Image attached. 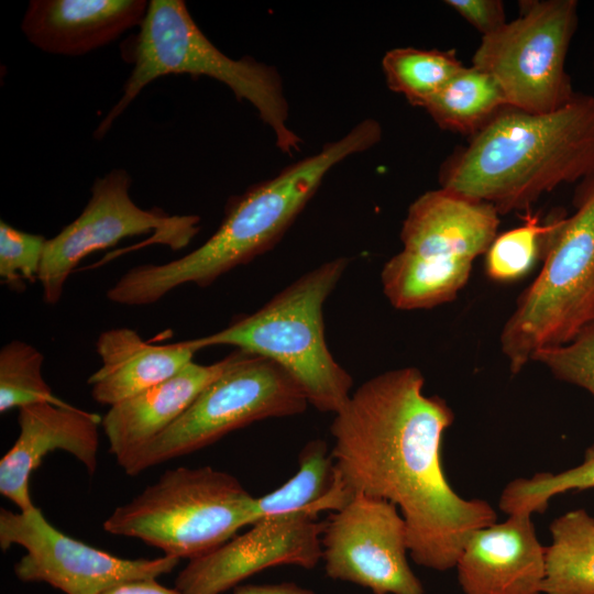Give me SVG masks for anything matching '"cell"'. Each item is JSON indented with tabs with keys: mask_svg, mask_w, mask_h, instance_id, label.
Segmentation results:
<instances>
[{
	"mask_svg": "<svg viewBox=\"0 0 594 594\" xmlns=\"http://www.w3.org/2000/svg\"><path fill=\"white\" fill-rule=\"evenodd\" d=\"M413 366L378 374L351 393L330 426L336 475L352 496L385 499L399 509L415 563L455 566L471 535L496 522L484 499L463 498L450 485L441 448L454 415Z\"/></svg>",
	"mask_w": 594,
	"mask_h": 594,
	"instance_id": "1",
	"label": "cell"
},
{
	"mask_svg": "<svg viewBox=\"0 0 594 594\" xmlns=\"http://www.w3.org/2000/svg\"><path fill=\"white\" fill-rule=\"evenodd\" d=\"M381 138L382 128L376 120L361 121L320 152L230 199L219 228L199 248L164 264L129 270L109 288L108 299L125 306L151 305L179 286L207 287L251 262L280 240L332 167L374 146Z\"/></svg>",
	"mask_w": 594,
	"mask_h": 594,
	"instance_id": "2",
	"label": "cell"
},
{
	"mask_svg": "<svg viewBox=\"0 0 594 594\" xmlns=\"http://www.w3.org/2000/svg\"><path fill=\"white\" fill-rule=\"evenodd\" d=\"M593 172L594 95L576 92L551 112L506 108L443 163L439 182L505 215Z\"/></svg>",
	"mask_w": 594,
	"mask_h": 594,
	"instance_id": "3",
	"label": "cell"
},
{
	"mask_svg": "<svg viewBox=\"0 0 594 594\" xmlns=\"http://www.w3.org/2000/svg\"><path fill=\"white\" fill-rule=\"evenodd\" d=\"M124 51L133 68L122 96L100 121L94 138L102 139L151 81L188 74L227 85L239 100L253 105L283 153L299 151L300 138L287 124L289 109L277 70L251 57L233 59L223 54L198 28L183 0L148 1L139 32Z\"/></svg>",
	"mask_w": 594,
	"mask_h": 594,
	"instance_id": "4",
	"label": "cell"
},
{
	"mask_svg": "<svg viewBox=\"0 0 594 594\" xmlns=\"http://www.w3.org/2000/svg\"><path fill=\"white\" fill-rule=\"evenodd\" d=\"M350 260L338 257L310 270L255 312L224 329L190 340L201 350L212 345L266 358L284 369L319 411L336 414L351 395L352 377L331 354L323 305Z\"/></svg>",
	"mask_w": 594,
	"mask_h": 594,
	"instance_id": "5",
	"label": "cell"
},
{
	"mask_svg": "<svg viewBox=\"0 0 594 594\" xmlns=\"http://www.w3.org/2000/svg\"><path fill=\"white\" fill-rule=\"evenodd\" d=\"M499 216L491 204L444 188L418 197L403 222V249L381 273L392 306L418 310L452 301L497 235Z\"/></svg>",
	"mask_w": 594,
	"mask_h": 594,
	"instance_id": "6",
	"label": "cell"
},
{
	"mask_svg": "<svg viewBox=\"0 0 594 594\" xmlns=\"http://www.w3.org/2000/svg\"><path fill=\"white\" fill-rule=\"evenodd\" d=\"M573 207L546 237L542 268L502 329L501 351L513 374L594 321V172L579 182Z\"/></svg>",
	"mask_w": 594,
	"mask_h": 594,
	"instance_id": "7",
	"label": "cell"
},
{
	"mask_svg": "<svg viewBox=\"0 0 594 594\" xmlns=\"http://www.w3.org/2000/svg\"><path fill=\"white\" fill-rule=\"evenodd\" d=\"M252 496L240 481L211 466L167 470L131 502L117 507L103 529L138 538L177 559H195L253 524Z\"/></svg>",
	"mask_w": 594,
	"mask_h": 594,
	"instance_id": "8",
	"label": "cell"
},
{
	"mask_svg": "<svg viewBox=\"0 0 594 594\" xmlns=\"http://www.w3.org/2000/svg\"><path fill=\"white\" fill-rule=\"evenodd\" d=\"M308 404L304 391L284 369L241 350L235 362L174 424L117 461L128 475H138L252 422L301 414Z\"/></svg>",
	"mask_w": 594,
	"mask_h": 594,
	"instance_id": "9",
	"label": "cell"
},
{
	"mask_svg": "<svg viewBox=\"0 0 594 594\" xmlns=\"http://www.w3.org/2000/svg\"><path fill=\"white\" fill-rule=\"evenodd\" d=\"M521 8L518 18L482 36L472 66L496 80L508 108L551 112L576 94L565 61L578 29L579 3L541 0Z\"/></svg>",
	"mask_w": 594,
	"mask_h": 594,
	"instance_id": "10",
	"label": "cell"
},
{
	"mask_svg": "<svg viewBox=\"0 0 594 594\" xmlns=\"http://www.w3.org/2000/svg\"><path fill=\"white\" fill-rule=\"evenodd\" d=\"M131 184L129 172L122 168L97 178L81 213L46 241L37 279L47 305L59 301L70 273L92 252L147 233H153V243L180 250L199 232V216H170L158 208L139 207L130 196Z\"/></svg>",
	"mask_w": 594,
	"mask_h": 594,
	"instance_id": "11",
	"label": "cell"
},
{
	"mask_svg": "<svg viewBox=\"0 0 594 594\" xmlns=\"http://www.w3.org/2000/svg\"><path fill=\"white\" fill-rule=\"evenodd\" d=\"M18 544L26 553L15 563L22 582H42L65 594H101L117 585L157 579L172 572L179 559H123L76 540L51 525L37 507L0 510V547Z\"/></svg>",
	"mask_w": 594,
	"mask_h": 594,
	"instance_id": "12",
	"label": "cell"
},
{
	"mask_svg": "<svg viewBox=\"0 0 594 594\" xmlns=\"http://www.w3.org/2000/svg\"><path fill=\"white\" fill-rule=\"evenodd\" d=\"M321 546L330 579L373 594H425L407 560L406 522L388 501L355 494L324 521Z\"/></svg>",
	"mask_w": 594,
	"mask_h": 594,
	"instance_id": "13",
	"label": "cell"
},
{
	"mask_svg": "<svg viewBox=\"0 0 594 594\" xmlns=\"http://www.w3.org/2000/svg\"><path fill=\"white\" fill-rule=\"evenodd\" d=\"M318 514L307 509L258 519L243 535L189 560L174 588L179 594H221L272 566L315 568L322 558L324 528Z\"/></svg>",
	"mask_w": 594,
	"mask_h": 594,
	"instance_id": "14",
	"label": "cell"
},
{
	"mask_svg": "<svg viewBox=\"0 0 594 594\" xmlns=\"http://www.w3.org/2000/svg\"><path fill=\"white\" fill-rule=\"evenodd\" d=\"M19 436L0 461V493L20 512L36 507L30 477L55 450L70 453L92 475L97 469L101 418L69 404L37 403L19 408Z\"/></svg>",
	"mask_w": 594,
	"mask_h": 594,
	"instance_id": "15",
	"label": "cell"
},
{
	"mask_svg": "<svg viewBox=\"0 0 594 594\" xmlns=\"http://www.w3.org/2000/svg\"><path fill=\"white\" fill-rule=\"evenodd\" d=\"M546 547L529 514L474 531L455 569L464 594H542Z\"/></svg>",
	"mask_w": 594,
	"mask_h": 594,
	"instance_id": "16",
	"label": "cell"
},
{
	"mask_svg": "<svg viewBox=\"0 0 594 594\" xmlns=\"http://www.w3.org/2000/svg\"><path fill=\"white\" fill-rule=\"evenodd\" d=\"M147 7L145 0H32L21 30L41 51L80 56L140 26Z\"/></svg>",
	"mask_w": 594,
	"mask_h": 594,
	"instance_id": "17",
	"label": "cell"
},
{
	"mask_svg": "<svg viewBox=\"0 0 594 594\" xmlns=\"http://www.w3.org/2000/svg\"><path fill=\"white\" fill-rule=\"evenodd\" d=\"M240 353L241 350L235 349L208 365L193 361L166 381L110 406L101 418L109 451L120 458L158 436L235 362Z\"/></svg>",
	"mask_w": 594,
	"mask_h": 594,
	"instance_id": "18",
	"label": "cell"
},
{
	"mask_svg": "<svg viewBox=\"0 0 594 594\" xmlns=\"http://www.w3.org/2000/svg\"><path fill=\"white\" fill-rule=\"evenodd\" d=\"M96 351L101 366L88 378L91 397L113 406L172 377L198 350L190 340L152 344L133 329L113 328L100 333Z\"/></svg>",
	"mask_w": 594,
	"mask_h": 594,
	"instance_id": "19",
	"label": "cell"
},
{
	"mask_svg": "<svg viewBox=\"0 0 594 594\" xmlns=\"http://www.w3.org/2000/svg\"><path fill=\"white\" fill-rule=\"evenodd\" d=\"M352 497L336 475L327 442L315 439L302 448L298 471L292 479L278 488L255 497L253 522L267 516L307 509L337 512Z\"/></svg>",
	"mask_w": 594,
	"mask_h": 594,
	"instance_id": "20",
	"label": "cell"
},
{
	"mask_svg": "<svg viewBox=\"0 0 594 594\" xmlns=\"http://www.w3.org/2000/svg\"><path fill=\"white\" fill-rule=\"evenodd\" d=\"M549 530L542 594H594V517L570 510Z\"/></svg>",
	"mask_w": 594,
	"mask_h": 594,
	"instance_id": "21",
	"label": "cell"
},
{
	"mask_svg": "<svg viewBox=\"0 0 594 594\" xmlns=\"http://www.w3.org/2000/svg\"><path fill=\"white\" fill-rule=\"evenodd\" d=\"M506 108L496 80L472 65L455 74L425 107L441 129L471 138Z\"/></svg>",
	"mask_w": 594,
	"mask_h": 594,
	"instance_id": "22",
	"label": "cell"
},
{
	"mask_svg": "<svg viewBox=\"0 0 594 594\" xmlns=\"http://www.w3.org/2000/svg\"><path fill=\"white\" fill-rule=\"evenodd\" d=\"M382 67L391 90L425 108L464 65L455 50L397 47L384 55Z\"/></svg>",
	"mask_w": 594,
	"mask_h": 594,
	"instance_id": "23",
	"label": "cell"
},
{
	"mask_svg": "<svg viewBox=\"0 0 594 594\" xmlns=\"http://www.w3.org/2000/svg\"><path fill=\"white\" fill-rule=\"evenodd\" d=\"M594 487V444L585 451L583 462L559 473L541 472L519 477L504 487L499 508L507 515L543 513L552 497L569 491Z\"/></svg>",
	"mask_w": 594,
	"mask_h": 594,
	"instance_id": "24",
	"label": "cell"
},
{
	"mask_svg": "<svg viewBox=\"0 0 594 594\" xmlns=\"http://www.w3.org/2000/svg\"><path fill=\"white\" fill-rule=\"evenodd\" d=\"M44 356L33 345L12 340L0 350V413L37 403L64 405L42 373Z\"/></svg>",
	"mask_w": 594,
	"mask_h": 594,
	"instance_id": "25",
	"label": "cell"
},
{
	"mask_svg": "<svg viewBox=\"0 0 594 594\" xmlns=\"http://www.w3.org/2000/svg\"><path fill=\"white\" fill-rule=\"evenodd\" d=\"M559 216L541 222L537 215L527 212L524 223L496 235L485 253V272L496 282L521 278L543 253L546 237L554 229Z\"/></svg>",
	"mask_w": 594,
	"mask_h": 594,
	"instance_id": "26",
	"label": "cell"
},
{
	"mask_svg": "<svg viewBox=\"0 0 594 594\" xmlns=\"http://www.w3.org/2000/svg\"><path fill=\"white\" fill-rule=\"evenodd\" d=\"M532 362L546 366L560 381L579 386L594 396V321L571 341L539 350Z\"/></svg>",
	"mask_w": 594,
	"mask_h": 594,
	"instance_id": "27",
	"label": "cell"
},
{
	"mask_svg": "<svg viewBox=\"0 0 594 594\" xmlns=\"http://www.w3.org/2000/svg\"><path fill=\"white\" fill-rule=\"evenodd\" d=\"M41 234L28 233L0 221V277L15 287L21 280H34L46 245Z\"/></svg>",
	"mask_w": 594,
	"mask_h": 594,
	"instance_id": "28",
	"label": "cell"
},
{
	"mask_svg": "<svg viewBox=\"0 0 594 594\" xmlns=\"http://www.w3.org/2000/svg\"><path fill=\"white\" fill-rule=\"evenodd\" d=\"M446 3L482 36L493 33L507 22L504 3L499 0H448Z\"/></svg>",
	"mask_w": 594,
	"mask_h": 594,
	"instance_id": "29",
	"label": "cell"
},
{
	"mask_svg": "<svg viewBox=\"0 0 594 594\" xmlns=\"http://www.w3.org/2000/svg\"><path fill=\"white\" fill-rule=\"evenodd\" d=\"M101 594H179L176 588L160 584L155 579L131 581L117 585Z\"/></svg>",
	"mask_w": 594,
	"mask_h": 594,
	"instance_id": "30",
	"label": "cell"
},
{
	"mask_svg": "<svg viewBox=\"0 0 594 594\" xmlns=\"http://www.w3.org/2000/svg\"><path fill=\"white\" fill-rule=\"evenodd\" d=\"M233 594H316L292 582L278 584H248L235 587Z\"/></svg>",
	"mask_w": 594,
	"mask_h": 594,
	"instance_id": "31",
	"label": "cell"
}]
</instances>
